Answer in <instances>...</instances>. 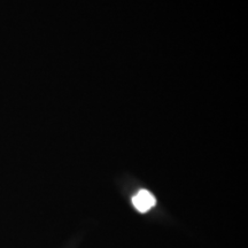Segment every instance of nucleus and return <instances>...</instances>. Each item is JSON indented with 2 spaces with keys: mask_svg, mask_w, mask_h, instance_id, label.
<instances>
[{
  "mask_svg": "<svg viewBox=\"0 0 248 248\" xmlns=\"http://www.w3.org/2000/svg\"><path fill=\"white\" fill-rule=\"evenodd\" d=\"M132 203L138 212L146 213L153 208L155 203H156V200H155V197L151 192L146 190H140L132 198Z\"/></svg>",
  "mask_w": 248,
  "mask_h": 248,
  "instance_id": "nucleus-1",
  "label": "nucleus"
}]
</instances>
